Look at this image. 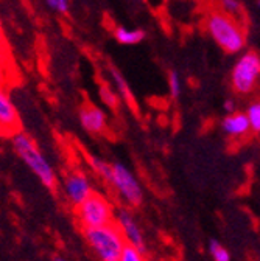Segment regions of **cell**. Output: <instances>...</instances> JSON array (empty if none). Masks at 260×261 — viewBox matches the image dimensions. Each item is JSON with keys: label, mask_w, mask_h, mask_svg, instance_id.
<instances>
[{"label": "cell", "mask_w": 260, "mask_h": 261, "mask_svg": "<svg viewBox=\"0 0 260 261\" xmlns=\"http://www.w3.org/2000/svg\"><path fill=\"white\" fill-rule=\"evenodd\" d=\"M13 148L17 152V155L27 163V167L38 176V179L45 188H56V173L50 165V162L45 159V155L39 151L33 139L17 130L16 134H13Z\"/></svg>", "instance_id": "obj_1"}, {"label": "cell", "mask_w": 260, "mask_h": 261, "mask_svg": "<svg viewBox=\"0 0 260 261\" xmlns=\"http://www.w3.org/2000/svg\"><path fill=\"white\" fill-rule=\"evenodd\" d=\"M206 30L210 38L229 55L239 53L245 47V36L232 16L223 11H212L206 19Z\"/></svg>", "instance_id": "obj_2"}, {"label": "cell", "mask_w": 260, "mask_h": 261, "mask_svg": "<svg viewBox=\"0 0 260 261\" xmlns=\"http://www.w3.org/2000/svg\"><path fill=\"white\" fill-rule=\"evenodd\" d=\"M84 238L100 261H117L126 241L119 225L112 221L102 227L83 228Z\"/></svg>", "instance_id": "obj_3"}, {"label": "cell", "mask_w": 260, "mask_h": 261, "mask_svg": "<svg viewBox=\"0 0 260 261\" xmlns=\"http://www.w3.org/2000/svg\"><path fill=\"white\" fill-rule=\"evenodd\" d=\"M75 215L83 228L102 227L114 221V208L105 196L92 193L87 199L75 207Z\"/></svg>", "instance_id": "obj_4"}, {"label": "cell", "mask_w": 260, "mask_h": 261, "mask_svg": "<svg viewBox=\"0 0 260 261\" xmlns=\"http://www.w3.org/2000/svg\"><path fill=\"white\" fill-rule=\"evenodd\" d=\"M258 81H260V55L257 51H246L239 58L232 69L231 73L232 89L239 95H249L254 92Z\"/></svg>", "instance_id": "obj_5"}, {"label": "cell", "mask_w": 260, "mask_h": 261, "mask_svg": "<svg viewBox=\"0 0 260 261\" xmlns=\"http://www.w3.org/2000/svg\"><path fill=\"white\" fill-rule=\"evenodd\" d=\"M109 185L117 191L123 202L129 207H139L144 202V190L136 176L122 163H112V176Z\"/></svg>", "instance_id": "obj_6"}, {"label": "cell", "mask_w": 260, "mask_h": 261, "mask_svg": "<svg viewBox=\"0 0 260 261\" xmlns=\"http://www.w3.org/2000/svg\"><path fill=\"white\" fill-rule=\"evenodd\" d=\"M114 222L119 225L120 232L126 241V244L134 246L142 252H147V246H145V238L142 233V228L137 224V221L134 219V216L131 215V212L126 208H119L114 213Z\"/></svg>", "instance_id": "obj_7"}, {"label": "cell", "mask_w": 260, "mask_h": 261, "mask_svg": "<svg viewBox=\"0 0 260 261\" xmlns=\"http://www.w3.org/2000/svg\"><path fill=\"white\" fill-rule=\"evenodd\" d=\"M62 191H64V194H66L69 204L77 207L93 193V188H92V184L84 173L74 171V173H69L66 176V179H64Z\"/></svg>", "instance_id": "obj_8"}, {"label": "cell", "mask_w": 260, "mask_h": 261, "mask_svg": "<svg viewBox=\"0 0 260 261\" xmlns=\"http://www.w3.org/2000/svg\"><path fill=\"white\" fill-rule=\"evenodd\" d=\"M19 114L11 96L8 95L5 87H0V133L16 134L19 130Z\"/></svg>", "instance_id": "obj_9"}, {"label": "cell", "mask_w": 260, "mask_h": 261, "mask_svg": "<svg viewBox=\"0 0 260 261\" xmlns=\"http://www.w3.org/2000/svg\"><path fill=\"white\" fill-rule=\"evenodd\" d=\"M78 118H80L83 129L89 134H95V136L103 134L108 127V118H106L105 111L97 106L87 105V106L81 108Z\"/></svg>", "instance_id": "obj_10"}, {"label": "cell", "mask_w": 260, "mask_h": 261, "mask_svg": "<svg viewBox=\"0 0 260 261\" xmlns=\"http://www.w3.org/2000/svg\"><path fill=\"white\" fill-rule=\"evenodd\" d=\"M221 129L231 137H243L251 130V126L246 114L235 111L221 120Z\"/></svg>", "instance_id": "obj_11"}, {"label": "cell", "mask_w": 260, "mask_h": 261, "mask_svg": "<svg viewBox=\"0 0 260 261\" xmlns=\"http://www.w3.org/2000/svg\"><path fill=\"white\" fill-rule=\"evenodd\" d=\"M147 38V33L140 28H126V27H117L114 30V39L122 45H136L140 44Z\"/></svg>", "instance_id": "obj_12"}, {"label": "cell", "mask_w": 260, "mask_h": 261, "mask_svg": "<svg viewBox=\"0 0 260 261\" xmlns=\"http://www.w3.org/2000/svg\"><path fill=\"white\" fill-rule=\"evenodd\" d=\"M109 73L112 76V81H114V87L117 90V95H120L125 101L131 103L133 101V95H131V90H129V86H128L125 76L117 69H114V67L109 69Z\"/></svg>", "instance_id": "obj_13"}, {"label": "cell", "mask_w": 260, "mask_h": 261, "mask_svg": "<svg viewBox=\"0 0 260 261\" xmlns=\"http://www.w3.org/2000/svg\"><path fill=\"white\" fill-rule=\"evenodd\" d=\"M89 165H90V168L93 170V173L97 176H100L103 180H106L109 184L111 176H112V163H108L106 160H103L100 157L90 155L89 157Z\"/></svg>", "instance_id": "obj_14"}, {"label": "cell", "mask_w": 260, "mask_h": 261, "mask_svg": "<svg viewBox=\"0 0 260 261\" xmlns=\"http://www.w3.org/2000/svg\"><path fill=\"white\" fill-rule=\"evenodd\" d=\"M8 76H10V59H8L7 48L2 39H0V87H5Z\"/></svg>", "instance_id": "obj_15"}, {"label": "cell", "mask_w": 260, "mask_h": 261, "mask_svg": "<svg viewBox=\"0 0 260 261\" xmlns=\"http://www.w3.org/2000/svg\"><path fill=\"white\" fill-rule=\"evenodd\" d=\"M209 253L214 258V261H231V253L221 243L212 240L209 243Z\"/></svg>", "instance_id": "obj_16"}, {"label": "cell", "mask_w": 260, "mask_h": 261, "mask_svg": "<svg viewBox=\"0 0 260 261\" xmlns=\"http://www.w3.org/2000/svg\"><path fill=\"white\" fill-rule=\"evenodd\" d=\"M117 261H145V252L139 250L134 246L126 244L123 247V250L120 252Z\"/></svg>", "instance_id": "obj_17"}, {"label": "cell", "mask_w": 260, "mask_h": 261, "mask_svg": "<svg viewBox=\"0 0 260 261\" xmlns=\"http://www.w3.org/2000/svg\"><path fill=\"white\" fill-rule=\"evenodd\" d=\"M246 117L249 120V126L251 130L254 133H260V101H255L252 105H249V108L246 109Z\"/></svg>", "instance_id": "obj_18"}, {"label": "cell", "mask_w": 260, "mask_h": 261, "mask_svg": "<svg viewBox=\"0 0 260 261\" xmlns=\"http://www.w3.org/2000/svg\"><path fill=\"white\" fill-rule=\"evenodd\" d=\"M100 98H102V101L111 108V109H115L119 106V95L114 89H111L109 86L106 84H102L100 86Z\"/></svg>", "instance_id": "obj_19"}, {"label": "cell", "mask_w": 260, "mask_h": 261, "mask_svg": "<svg viewBox=\"0 0 260 261\" xmlns=\"http://www.w3.org/2000/svg\"><path fill=\"white\" fill-rule=\"evenodd\" d=\"M169 87H170V95H172V98H175V100H176V98L181 95L182 86H181L179 73L175 72V70H172V72L169 73Z\"/></svg>", "instance_id": "obj_20"}, {"label": "cell", "mask_w": 260, "mask_h": 261, "mask_svg": "<svg viewBox=\"0 0 260 261\" xmlns=\"http://www.w3.org/2000/svg\"><path fill=\"white\" fill-rule=\"evenodd\" d=\"M45 4L58 14H67L70 8V0H45Z\"/></svg>", "instance_id": "obj_21"}, {"label": "cell", "mask_w": 260, "mask_h": 261, "mask_svg": "<svg viewBox=\"0 0 260 261\" xmlns=\"http://www.w3.org/2000/svg\"><path fill=\"white\" fill-rule=\"evenodd\" d=\"M220 5H221V10L223 13L229 14V16H234L240 11V2L239 0H220Z\"/></svg>", "instance_id": "obj_22"}, {"label": "cell", "mask_w": 260, "mask_h": 261, "mask_svg": "<svg viewBox=\"0 0 260 261\" xmlns=\"http://www.w3.org/2000/svg\"><path fill=\"white\" fill-rule=\"evenodd\" d=\"M223 108H224V111H226L227 114H232V112L237 111V106H235V101H234V100H226Z\"/></svg>", "instance_id": "obj_23"}, {"label": "cell", "mask_w": 260, "mask_h": 261, "mask_svg": "<svg viewBox=\"0 0 260 261\" xmlns=\"http://www.w3.org/2000/svg\"><path fill=\"white\" fill-rule=\"evenodd\" d=\"M52 261H67L64 256H59V255H55L53 258H52Z\"/></svg>", "instance_id": "obj_24"}, {"label": "cell", "mask_w": 260, "mask_h": 261, "mask_svg": "<svg viewBox=\"0 0 260 261\" xmlns=\"http://www.w3.org/2000/svg\"><path fill=\"white\" fill-rule=\"evenodd\" d=\"M257 8L260 10V0H257Z\"/></svg>", "instance_id": "obj_25"}, {"label": "cell", "mask_w": 260, "mask_h": 261, "mask_svg": "<svg viewBox=\"0 0 260 261\" xmlns=\"http://www.w3.org/2000/svg\"><path fill=\"white\" fill-rule=\"evenodd\" d=\"M0 39H2V27H0Z\"/></svg>", "instance_id": "obj_26"}]
</instances>
